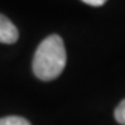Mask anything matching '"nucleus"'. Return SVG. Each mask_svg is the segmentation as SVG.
<instances>
[{
	"instance_id": "1",
	"label": "nucleus",
	"mask_w": 125,
	"mask_h": 125,
	"mask_svg": "<svg viewBox=\"0 0 125 125\" xmlns=\"http://www.w3.org/2000/svg\"><path fill=\"white\" fill-rule=\"evenodd\" d=\"M66 49L60 35L52 34L41 42L33 58V72L42 81H52L66 66Z\"/></svg>"
},
{
	"instance_id": "5",
	"label": "nucleus",
	"mask_w": 125,
	"mask_h": 125,
	"mask_svg": "<svg viewBox=\"0 0 125 125\" xmlns=\"http://www.w3.org/2000/svg\"><path fill=\"white\" fill-rule=\"evenodd\" d=\"M82 1L92 6H101L106 3V0H82Z\"/></svg>"
},
{
	"instance_id": "3",
	"label": "nucleus",
	"mask_w": 125,
	"mask_h": 125,
	"mask_svg": "<svg viewBox=\"0 0 125 125\" xmlns=\"http://www.w3.org/2000/svg\"><path fill=\"white\" fill-rule=\"evenodd\" d=\"M0 125H31V123L21 116H6L0 119Z\"/></svg>"
},
{
	"instance_id": "4",
	"label": "nucleus",
	"mask_w": 125,
	"mask_h": 125,
	"mask_svg": "<svg viewBox=\"0 0 125 125\" xmlns=\"http://www.w3.org/2000/svg\"><path fill=\"white\" fill-rule=\"evenodd\" d=\"M115 119L119 124L125 125V100H123L115 109Z\"/></svg>"
},
{
	"instance_id": "2",
	"label": "nucleus",
	"mask_w": 125,
	"mask_h": 125,
	"mask_svg": "<svg viewBox=\"0 0 125 125\" xmlns=\"http://www.w3.org/2000/svg\"><path fill=\"white\" fill-rule=\"evenodd\" d=\"M19 32L17 27L14 25L11 21L0 14V43H5V44H11L18 41Z\"/></svg>"
}]
</instances>
